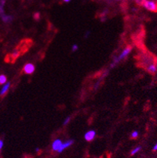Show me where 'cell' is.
Here are the masks:
<instances>
[{
  "label": "cell",
  "instance_id": "16",
  "mask_svg": "<svg viewBox=\"0 0 157 158\" xmlns=\"http://www.w3.org/2000/svg\"><path fill=\"white\" fill-rule=\"evenodd\" d=\"M153 150H154V151H156L157 150V143L154 146V147H153Z\"/></svg>",
  "mask_w": 157,
  "mask_h": 158
},
{
  "label": "cell",
  "instance_id": "2",
  "mask_svg": "<svg viewBox=\"0 0 157 158\" xmlns=\"http://www.w3.org/2000/svg\"><path fill=\"white\" fill-rule=\"evenodd\" d=\"M144 7L150 11L156 12L157 11V3L152 1V0H141V3Z\"/></svg>",
  "mask_w": 157,
  "mask_h": 158
},
{
  "label": "cell",
  "instance_id": "17",
  "mask_svg": "<svg viewBox=\"0 0 157 158\" xmlns=\"http://www.w3.org/2000/svg\"><path fill=\"white\" fill-rule=\"evenodd\" d=\"M64 2H65V3H69V2H70V0H63Z\"/></svg>",
  "mask_w": 157,
  "mask_h": 158
},
{
  "label": "cell",
  "instance_id": "12",
  "mask_svg": "<svg viewBox=\"0 0 157 158\" xmlns=\"http://www.w3.org/2000/svg\"><path fill=\"white\" fill-rule=\"evenodd\" d=\"M137 136H138V131H133V132H132V134H131L132 138H137Z\"/></svg>",
  "mask_w": 157,
  "mask_h": 158
},
{
  "label": "cell",
  "instance_id": "9",
  "mask_svg": "<svg viewBox=\"0 0 157 158\" xmlns=\"http://www.w3.org/2000/svg\"><path fill=\"white\" fill-rule=\"evenodd\" d=\"M7 81V78L5 75H1L0 76V85H3L5 84Z\"/></svg>",
  "mask_w": 157,
  "mask_h": 158
},
{
  "label": "cell",
  "instance_id": "15",
  "mask_svg": "<svg viewBox=\"0 0 157 158\" xmlns=\"http://www.w3.org/2000/svg\"><path fill=\"white\" fill-rule=\"evenodd\" d=\"M3 142L2 141V140H0V150L3 148Z\"/></svg>",
  "mask_w": 157,
  "mask_h": 158
},
{
  "label": "cell",
  "instance_id": "13",
  "mask_svg": "<svg viewBox=\"0 0 157 158\" xmlns=\"http://www.w3.org/2000/svg\"><path fill=\"white\" fill-rule=\"evenodd\" d=\"M78 49H79V46H78L76 44H74V45L72 46V47H71V50L73 52L75 51V50H77Z\"/></svg>",
  "mask_w": 157,
  "mask_h": 158
},
{
  "label": "cell",
  "instance_id": "5",
  "mask_svg": "<svg viewBox=\"0 0 157 158\" xmlns=\"http://www.w3.org/2000/svg\"><path fill=\"white\" fill-rule=\"evenodd\" d=\"M62 145V142L60 139H56L54 142H53V145H52V149L54 151H58V150L60 149V147Z\"/></svg>",
  "mask_w": 157,
  "mask_h": 158
},
{
  "label": "cell",
  "instance_id": "7",
  "mask_svg": "<svg viewBox=\"0 0 157 158\" xmlns=\"http://www.w3.org/2000/svg\"><path fill=\"white\" fill-rule=\"evenodd\" d=\"M10 83H7L6 84H5L4 86H3V89L1 90V92H0V96L1 97H3V96H5L7 91H8L9 88H10Z\"/></svg>",
  "mask_w": 157,
  "mask_h": 158
},
{
  "label": "cell",
  "instance_id": "6",
  "mask_svg": "<svg viewBox=\"0 0 157 158\" xmlns=\"http://www.w3.org/2000/svg\"><path fill=\"white\" fill-rule=\"evenodd\" d=\"M72 143H73V140H69V141L66 142H64V143L62 142V145H61V146L60 147V149L58 150V151H57V152L61 153L63 150H65L66 148H68V147L70 146H71Z\"/></svg>",
  "mask_w": 157,
  "mask_h": 158
},
{
  "label": "cell",
  "instance_id": "11",
  "mask_svg": "<svg viewBox=\"0 0 157 158\" xmlns=\"http://www.w3.org/2000/svg\"><path fill=\"white\" fill-rule=\"evenodd\" d=\"M140 150H141V147L140 146H137V148L134 149V150L131 151V155H134V154H136L137 153H138L139 151H140Z\"/></svg>",
  "mask_w": 157,
  "mask_h": 158
},
{
  "label": "cell",
  "instance_id": "3",
  "mask_svg": "<svg viewBox=\"0 0 157 158\" xmlns=\"http://www.w3.org/2000/svg\"><path fill=\"white\" fill-rule=\"evenodd\" d=\"M35 65L33 64L28 63L24 66L23 72L25 74H31L35 72Z\"/></svg>",
  "mask_w": 157,
  "mask_h": 158
},
{
  "label": "cell",
  "instance_id": "1",
  "mask_svg": "<svg viewBox=\"0 0 157 158\" xmlns=\"http://www.w3.org/2000/svg\"><path fill=\"white\" fill-rule=\"evenodd\" d=\"M131 50H132L131 46H126L125 49L123 50V52H122V53L120 54V56H119V57H117L116 58H115L114 61H113V62H112V63H111V68H112V67H114L115 65H116V64L119 63L120 61L123 60V59H124V58H125L126 57V56H127V55L130 54V53Z\"/></svg>",
  "mask_w": 157,
  "mask_h": 158
},
{
  "label": "cell",
  "instance_id": "14",
  "mask_svg": "<svg viewBox=\"0 0 157 158\" xmlns=\"http://www.w3.org/2000/svg\"><path fill=\"white\" fill-rule=\"evenodd\" d=\"M70 120H71V118L69 117H69H67V118H66L65 121H64V124H64V125H66V124H68L69 121H70Z\"/></svg>",
  "mask_w": 157,
  "mask_h": 158
},
{
  "label": "cell",
  "instance_id": "8",
  "mask_svg": "<svg viewBox=\"0 0 157 158\" xmlns=\"http://www.w3.org/2000/svg\"><path fill=\"white\" fill-rule=\"evenodd\" d=\"M147 71L151 73H156L157 72V65L155 64H151L147 66Z\"/></svg>",
  "mask_w": 157,
  "mask_h": 158
},
{
  "label": "cell",
  "instance_id": "10",
  "mask_svg": "<svg viewBox=\"0 0 157 158\" xmlns=\"http://www.w3.org/2000/svg\"><path fill=\"white\" fill-rule=\"evenodd\" d=\"M2 17H3V20L5 22H9V21H10L12 20V17L10 16H6V15L3 14Z\"/></svg>",
  "mask_w": 157,
  "mask_h": 158
},
{
  "label": "cell",
  "instance_id": "4",
  "mask_svg": "<svg viewBox=\"0 0 157 158\" xmlns=\"http://www.w3.org/2000/svg\"><path fill=\"white\" fill-rule=\"evenodd\" d=\"M95 136H96V132L91 130V131H89L87 132L84 135V138L86 139L87 142H91L92 140H94V138H95Z\"/></svg>",
  "mask_w": 157,
  "mask_h": 158
}]
</instances>
